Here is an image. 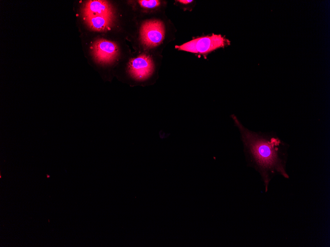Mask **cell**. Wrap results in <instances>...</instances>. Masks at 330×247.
Segmentation results:
<instances>
[{
    "label": "cell",
    "mask_w": 330,
    "mask_h": 247,
    "mask_svg": "<svg viewBox=\"0 0 330 247\" xmlns=\"http://www.w3.org/2000/svg\"><path fill=\"white\" fill-rule=\"evenodd\" d=\"M238 128L248 165L259 174L267 192L276 175L289 179L287 163L289 145L274 132H254L244 126L237 116L231 115Z\"/></svg>",
    "instance_id": "6da1fadb"
},
{
    "label": "cell",
    "mask_w": 330,
    "mask_h": 247,
    "mask_svg": "<svg viewBox=\"0 0 330 247\" xmlns=\"http://www.w3.org/2000/svg\"><path fill=\"white\" fill-rule=\"evenodd\" d=\"M83 18L91 30L103 31L109 30L113 14L110 4L105 0L87 1L83 8Z\"/></svg>",
    "instance_id": "7a4b0ae2"
},
{
    "label": "cell",
    "mask_w": 330,
    "mask_h": 247,
    "mask_svg": "<svg viewBox=\"0 0 330 247\" xmlns=\"http://www.w3.org/2000/svg\"><path fill=\"white\" fill-rule=\"evenodd\" d=\"M228 40L221 35L213 34L211 36L201 37L188 41L175 48L195 53H206L217 48L224 47Z\"/></svg>",
    "instance_id": "3957f363"
},
{
    "label": "cell",
    "mask_w": 330,
    "mask_h": 247,
    "mask_svg": "<svg viewBox=\"0 0 330 247\" xmlns=\"http://www.w3.org/2000/svg\"><path fill=\"white\" fill-rule=\"evenodd\" d=\"M154 65L151 58L142 55L130 61L127 73L129 77L137 82H144L153 74Z\"/></svg>",
    "instance_id": "277c9868"
},
{
    "label": "cell",
    "mask_w": 330,
    "mask_h": 247,
    "mask_svg": "<svg viewBox=\"0 0 330 247\" xmlns=\"http://www.w3.org/2000/svg\"><path fill=\"white\" fill-rule=\"evenodd\" d=\"M165 27L162 22L154 20L145 22L140 30L142 42L148 47L159 45L165 37Z\"/></svg>",
    "instance_id": "5b68a950"
},
{
    "label": "cell",
    "mask_w": 330,
    "mask_h": 247,
    "mask_svg": "<svg viewBox=\"0 0 330 247\" xmlns=\"http://www.w3.org/2000/svg\"><path fill=\"white\" fill-rule=\"evenodd\" d=\"M95 59L100 63H109L113 61L118 53L117 45L104 39L96 40L91 46Z\"/></svg>",
    "instance_id": "8992f818"
},
{
    "label": "cell",
    "mask_w": 330,
    "mask_h": 247,
    "mask_svg": "<svg viewBox=\"0 0 330 247\" xmlns=\"http://www.w3.org/2000/svg\"><path fill=\"white\" fill-rule=\"evenodd\" d=\"M138 1L141 6L147 8H154L160 4V1L157 0H141Z\"/></svg>",
    "instance_id": "52a82bcc"
},
{
    "label": "cell",
    "mask_w": 330,
    "mask_h": 247,
    "mask_svg": "<svg viewBox=\"0 0 330 247\" xmlns=\"http://www.w3.org/2000/svg\"><path fill=\"white\" fill-rule=\"evenodd\" d=\"M178 1H179L180 2H181V3H184V4L189 3H190V2H191L192 1V0H178Z\"/></svg>",
    "instance_id": "ba28073f"
}]
</instances>
